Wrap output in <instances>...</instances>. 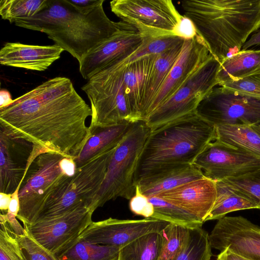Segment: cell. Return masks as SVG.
<instances>
[{"mask_svg": "<svg viewBox=\"0 0 260 260\" xmlns=\"http://www.w3.org/2000/svg\"><path fill=\"white\" fill-rule=\"evenodd\" d=\"M11 198V194L0 192V209L2 212H7Z\"/></svg>", "mask_w": 260, "mask_h": 260, "instance_id": "cell-45", "label": "cell"}, {"mask_svg": "<svg viewBox=\"0 0 260 260\" xmlns=\"http://www.w3.org/2000/svg\"><path fill=\"white\" fill-rule=\"evenodd\" d=\"M154 207L153 219L161 220L190 228L202 226L203 222L185 210L158 196L148 198Z\"/></svg>", "mask_w": 260, "mask_h": 260, "instance_id": "cell-30", "label": "cell"}, {"mask_svg": "<svg viewBox=\"0 0 260 260\" xmlns=\"http://www.w3.org/2000/svg\"><path fill=\"white\" fill-rule=\"evenodd\" d=\"M220 86L243 94L260 99V72L237 81L223 83Z\"/></svg>", "mask_w": 260, "mask_h": 260, "instance_id": "cell-38", "label": "cell"}, {"mask_svg": "<svg viewBox=\"0 0 260 260\" xmlns=\"http://www.w3.org/2000/svg\"><path fill=\"white\" fill-rule=\"evenodd\" d=\"M162 244L160 232L143 235L120 248L118 260H158Z\"/></svg>", "mask_w": 260, "mask_h": 260, "instance_id": "cell-29", "label": "cell"}, {"mask_svg": "<svg viewBox=\"0 0 260 260\" xmlns=\"http://www.w3.org/2000/svg\"><path fill=\"white\" fill-rule=\"evenodd\" d=\"M215 138V126L196 113L151 130L138 161L136 186L141 179L156 172L191 165Z\"/></svg>", "mask_w": 260, "mask_h": 260, "instance_id": "cell-4", "label": "cell"}, {"mask_svg": "<svg viewBox=\"0 0 260 260\" xmlns=\"http://www.w3.org/2000/svg\"><path fill=\"white\" fill-rule=\"evenodd\" d=\"M77 168L74 158L35 145L18 191L20 208L17 218L23 226L35 222L37 207L42 197L61 181L73 176Z\"/></svg>", "mask_w": 260, "mask_h": 260, "instance_id": "cell-7", "label": "cell"}, {"mask_svg": "<svg viewBox=\"0 0 260 260\" xmlns=\"http://www.w3.org/2000/svg\"><path fill=\"white\" fill-rule=\"evenodd\" d=\"M211 248L209 235L202 226L190 228L187 242L173 260H210Z\"/></svg>", "mask_w": 260, "mask_h": 260, "instance_id": "cell-31", "label": "cell"}, {"mask_svg": "<svg viewBox=\"0 0 260 260\" xmlns=\"http://www.w3.org/2000/svg\"><path fill=\"white\" fill-rule=\"evenodd\" d=\"M169 223L153 218L122 220L110 217L92 221L79 238L94 244L121 248L143 235L160 232Z\"/></svg>", "mask_w": 260, "mask_h": 260, "instance_id": "cell-15", "label": "cell"}, {"mask_svg": "<svg viewBox=\"0 0 260 260\" xmlns=\"http://www.w3.org/2000/svg\"><path fill=\"white\" fill-rule=\"evenodd\" d=\"M193 165H183L162 170L140 180L138 185L148 198L157 196L188 182L204 177Z\"/></svg>", "mask_w": 260, "mask_h": 260, "instance_id": "cell-22", "label": "cell"}, {"mask_svg": "<svg viewBox=\"0 0 260 260\" xmlns=\"http://www.w3.org/2000/svg\"><path fill=\"white\" fill-rule=\"evenodd\" d=\"M184 40L174 35L157 37L146 36L140 47L126 59L119 62V63L125 66L145 56L162 53L183 42Z\"/></svg>", "mask_w": 260, "mask_h": 260, "instance_id": "cell-33", "label": "cell"}, {"mask_svg": "<svg viewBox=\"0 0 260 260\" xmlns=\"http://www.w3.org/2000/svg\"><path fill=\"white\" fill-rule=\"evenodd\" d=\"M35 145L0 130V192L13 194L20 188Z\"/></svg>", "mask_w": 260, "mask_h": 260, "instance_id": "cell-17", "label": "cell"}, {"mask_svg": "<svg viewBox=\"0 0 260 260\" xmlns=\"http://www.w3.org/2000/svg\"><path fill=\"white\" fill-rule=\"evenodd\" d=\"M192 165L205 177L216 181L260 170V157L215 140L204 148Z\"/></svg>", "mask_w": 260, "mask_h": 260, "instance_id": "cell-12", "label": "cell"}, {"mask_svg": "<svg viewBox=\"0 0 260 260\" xmlns=\"http://www.w3.org/2000/svg\"><path fill=\"white\" fill-rule=\"evenodd\" d=\"M184 42V41L172 49L155 55L148 73L140 104V120L145 121L151 102L178 58Z\"/></svg>", "mask_w": 260, "mask_h": 260, "instance_id": "cell-23", "label": "cell"}, {"mask_svg": "<svg viewBox=\"0 0 260 260\" xmlns=\"http://www.w3.org/2000/svg\"><path fill=\"white\" fill-rule=\"evenodd\" d=\"M216 181L205 176L157 196L185 210L203 223L216 199Z\"/></svg>", "mask_w": 260, "mask_h": 260, "instance_id": "cell-19", "label": "cell"}, {"mask_svg": "<svg viewBox=\"0 0 260 260\" xmlns=\"http://www.w3.org/2000/svg\"><path fill=\"white\" fill-rule=\"evenodd\" d=\"M190 229L188 226L169 223L160 232L162 244L158 260H173L187 242Z\"/></svg>", "mask_w": 260, "mask_h": 260, "instance_id": "cell-32", "label": "cell"}, {"mask_svg": "<svg viewBox=\"0 0 260 260\" xmlns=\"http://www.w3.org/2000/svg\"><path fill=\"white\" fill-rule=\"evenodd\" d=\"M124 66L109 64L91 77L82 87L92 111L90 128L133 120L125 94Z\"/></svg>", "mask_w": 260, "mask_h": 260, "instance_id": "cell-8", "label": "cell"}, {"mask_svg": "<svg viewBox=\"0 0 260 260\" xmlns=\"http://www.w3.org/2000/svg\"><path fill=\"white\" fill-rule=\"evenodd\" d=\"M215 140L260 157V135L251 125L215 126Z\"/></svg>", "mask_w": 260, "mask_h": 260, "instance_id": "cell-27", "label": "cell"}, {"mask_svg": "<svg viewBox=\"0 0 260 260\" xmlns=\"http://www.w3.org/2000/svg\"><path fill=\"white\" fill-rule=\"evenodd\" d=\"M260 72V50H241L220 62L218 85L235 81Z\"/></svg>", "mask_w": 260, "mask_h": 260, "instance_id": "cell-26", "label": "cell"}, {"mask_svg": "<svg viewBox=\"0 0 260 260\" xmlns=\"http://www.w3.org/2000/svg\"><path fill=\"white\" fill-rule=\"evenodd\" d=\"M19 188L12 194V198L7 212L15 215L16 217L19 211L20 204L18 197V191Z\"/></svg>", "mask_w": 260, "mask_h": 260, "instance_id": "cell-42", "label": "cell"}, {"mask_svg": "<svg viewBox=\"0 0 260 260\" xmlns=\"http://www.w3.org/2000/svg\"><path fill=\"white\" fill-rule=\"evenodd\" d=\"M134 122L124 121L105 126L90 128V135L79 155L74 159L77 167L95 156L116 147L128 133Z\"/></svg>", "mask_w": 260, "mask_h": 260, "instance_id": "cell-21", "label": "cell"}, {"mask_svg": "<svg viewBox=\"0 0 260 260\" xmlns=\"http://www.w3.org/2000/svg\"><path fill=\"white\" fill-rule=\"evenodd\" d=\"M24 233L16 236L25 260H59L57 256L41 245L30 234L27 226Z\"/></svg>", "mask_w": 260, "mask_h": 260, "instance_id": "cell-36", "label": "cell"}, {"mask_svg": "<svg viewBox=\"0 0 260 260\" xmlns=\"http://www.w3.org/2000/svg\"><path fill=\"white\" fill-rule=\"evenodd\" d=\"M216 187L215 201L205 222L219 220L233 211L249 209H259L257 203L249 195L223 181H216Z\"/></svg>", "mask_w": 260, "mask_h": 260, "instance_id": "cell-25", "label": "cell"}, {"mask_svg": "<svg viewBox=\"0 0 260 260\" xmlns=\"http://www.w3.org/2000/svg\"><path fill=\"white\" fill-rule=\"evenodd\" d=\"M220 64L210 54L172 96L149 114L145 122L151 130L195 113L200 102L218 85Z\"/></svg>", "mask_w": 260, "mask_h": 260, "instance_id": "cell-9", "label": "cell"}, {"mask_svg": "<svg viewBox=\"0 0 260 260\" xmlns=\"http://www.w3.org/2000/svg\"><path fill=\"white\" fill-rule=\"evenodd\" d=\"M196 113L215 126L252 125L260 122V99L220 86L204 98Z\"/></svg>", "mask_w": 260, "mask_h": 260, "instance_id": "cell-11", "label": "cell"}, {"mask_svg": "<svg viewBox=\"0 0 260 260\" xmlns=\"http://www.w3.org/2000/svg\"><path fill=\"white\" fill-rule=\"evenodd\" d=\"M0 224V260H25L15 235L2 213Z\"/></svg>", "mask_w": 260, "mask_h": 260, "instance_id": "cell-35", "label": "cell"}, {"mask_svg": "<svg viewBox=\"0 0 260 260\" xmlns=\"http://www.w3.org/2000/svg\"><path fill=\"white\" fill-rule=\"evenodd\" d=\"M92 213L86 207H81L26 226L37 241L57 255L79 237L92 221Z\"/></svg>", "mask_w": 260, "mask_h": 260, "instance_id": "cell-13", "label": "cell"}, {"mask_svg": "<svg viewBox=\"0 0 260 260\" xmlns=\"http://www.w3.org/2000/svg\"><path fill=\"white\" fill-rule=\"evenodd\" d=\"M91 108L71 80L49 79L0 108V127L14 137L76 158L89 135Z\"/></svg>", "mask_w": 260, "mask_h": 260, "instance_id": "cell-1", "label": "cell"}, {"mask_svg": "<svg viewBox=\"0 0 260 260\" xmlns=\"http://www.w3.org/2000/svg\"><path fill=\"white\" fill-rule=\"evenodd\" d=\"M210 55L206 45L198 34L193 38L184 40L178 58L151 102L146 119L157 107L180 88L188 77L208 58Z\"/></svg>", "mask_w": 260, "mask_h": 260, "instance_id": "cell-18", "label": "cell"}, {"mask_svg": "<svg viewBox=\"0 0 260 260\" xmlns=\"http://www.w3.org/2000/svg\"><path fill=\"white\" fill-rule=\"evenodd\" d=\"M181 7L220 62L240 52L260 28V0H188L182 1Z\"/></svg>", "mask_w": 260, "mask_h": 260, "instance_id": "cell-3", "label": "cell"}, {"mask_svg": "<svg viewBox=\"0 0 260 260\" xmlns=\"http://www.w3.org/2000/svg\"><path fill=\"white\" fill-rule=\"evenodd\" d=\"M222 181L249 195L257 203L260 209V170Z\"/></svg>", "mask_w": 260, "mask_h": 260, "instance_id": "cell-37", "label": "cell"}, {"mask_svg": "<svg viewBox=\"0 0 260 260\" xmlns=\"http://www.w3.org/2000/svg\"><path fill=\"white\" fill-rule=\"evenodd\" d=\"M116 147L77 167L73 176L48 190L38 204L35 221L56 217L81 207L88 208L105 179Z\"/></svg>", "mask_w": 260, "mask_h": 260, "instance_id": "cell-5", "label": "cell"}, {"mask_svg": "<svg viewBox=\"0 0 260 260\" xmlns=\"http://www.w3.org/2000/svg\"><path fill=\"white\" fill-rule=\"evenodd\" d=\"M173 34L187 40L193 38L197 35V32L192 21L183 15L175 28Z\"/></svg>", "mask_w": 260, "mask_h": 260, "instance_id": "cell-40", "label": "cell"}, {"mask_svg": "<svg viewBox=\"0 0 260 260\" xmlns=\"http://www.w3.org/2000/svg\"><path fill=\"white\" fill-rule=\"evenodd\" d=\"M260 45V28L254 34L251 38L247 40L243 45L241 50L244 51L248 50V49L253 46Z\"/></svg>", "mask_w": 260, "mask_h": 260, "instance_id": "cell-44", "label": "cell"}, {"mask_svg": "<svg viewBox=\"0 0 260 260\" xmlns=\"http://www.w3.org/2000/svg\"><path fill=\"white\" fill-rule=\"evenodd\" d=\"M13 100L9 91L6 89H1L0 91V108L5 107L10 104Z\"/></svg>", "mask_w": 260, "mask_h": 260, "instance_id": "cell-46", "label": "cell"}, {"mask_svg": "<svg viewBox=\"0 0 260 260\" xmlns=\"http://www.w3.org/2000/svg\"><path fill=\"white\" fill-rule=\"evenodd\" d=\"M64 50L54 44L37 45L6 43L0 50L1 65L36 71L47 70Z\"/></svg>", "mask_w": 260, "mask_h": 260, "instance_id": "cell-20", "label": "cell"}, {"mask_svg": "<svg viewBox=\"0 0 260 260\" xmlns=\"http://www.w3.org/2000/svg\"><path fill=\"white\" fill-rule=\"evenodd\" d=\"M211 247L228 249L248 260H260V228L241 216L219 219L209 235Z\"/></svg>", "mask_w": 260, "mask_h": 260, "instance_id": "cell-14", "label": "cell"}, {"mask_svg": "<svg viewBox=\"0 0 260 260\" xmlns=\"http://www.w3.org/2000/svg\"><path fill=\"white\" fill-rule=\"evenodd\" d=\"M110 5L121 21L149 37L174 35L182 16L171 0H114Z\"/></svg>", "mask_w": 260, "mask_h": 260, "instance_id": "cell-10", "label": "cell"}, {"mask_svg": "<svg viewBox=\"0 0 260 260\" xmlns=\"http://www.w3.org/2000/svg\"><path fill=\"white\" fill-rule=\"evenodd\" d=\"M155 55L145 56L124 66L125 94L134 122L140 120V104L148 73Z\"/></svg>", "mask_w": 260, "mask_h": 260, "instance_id": "cell-24", "label": "cell"}, {"mask_svg": "<svg viewBox=\"0 0 260 260\" xmlns=\"http://www.w3.org/2000/svg\"><path fill=\"white\" fill-rule=\"evenodd\" d=\"M3 214L10 229L15 235L20 236L24 233V228L20 224L15 215L8 212Z\"/></svg>", "mask_w": 260, "mask_h": 260, "instance_id": "cell-41", "label": "cell"}, {"mask_svg": "<svg viewBox=\"0 0 260 260\" xmlns=\"http://www.w3.org/2000/svg\"><path fill=\"white\" fill-rule=\"evenodd\" d=\"M216 260H248L241 257L228 249H225L217 255Z\"/></svg>", "mask_w": 260, "mask_h": 260, "instance_id": "cell-43", "label": "cell"}, {"mask_svg": "<svg viewBox=\"0 0 260 260\" xmlns=\"http://www.w3.org/2000/svg\"><path fill=\"white\" fill-rule=\"evenodd\" d=\"M120 248L94 244L79 237L56 255L59 260H118Z\"/></svg>", "mask_w": 260, "mask_h": 260, "instance_id": "cell-28", "label": "cell"}, {"mask_svg": "<svg viewBox=\"0 0 260 260\" xmlns=\"http://www.w3.org/2000/svg\"><path fill=\"white\" fill-rule=\"evenodd\" d=\"M146 37L133 26L118 30L83 58L79 63L81 76L88 80L109 64L126 59L140 47Z\"/></svg>", "mask_w": 260, "mask_h": 260, "instance_id": "cell-16", "label": "cell"}, {"mask_svg": "<svg viewBox=\"0 0 260 260\" xmlns=\"http://www.w3.org/2000/svg\"><path fill=\"white\" fill-rule=\"evenodd\" d=\"M48 0H1L0 15L12 23L19 18L30 17L42 10Z\"/></svg>", "mask_w": 260, "mask_h": 260, "instance_id": "cell-34", "label": "cell"}, {"mask_svg": "<svg viewBox=\"0 0 260 260\" xmlns=\"http://www.w3.org/2000/svg\"><path fill=\"white\" fill-rule=\"evenodd\" d=\"M104 1L101 0L92 10L84 13L69 0H48L36 15L15 19L12 23L46 34L79 63L89 52L117 31L132 26L121 20L111 21L104 11Z\"/></svg>", "mask_w": 260, "mask_h": 260, "instance_id": "cell-2", "label": "cell"}, {"mask_svg": "<svg viewBox=\"0 0 260 260\" xmlns=\"http://www.w3.org/2000/svg\"><path fill=\"white\" fill-rule=\"evenodd\" d=\"M251 126L253 129L260 135V122Z\"/></svg>", "mask_w": 260, "mask_h": 260, "instance_id": "cell-47", "label": "cell"}, {"mask_svg": "<svg viewBox=\"0 0 260 260\" xmlns=\"http://www.w3.org/2000/svg\"><path fill=\"white\" fill-rule=\"evenodd\" d=\"M129 209L136 215L151 218L154 213V207L148 198L143 194L138 185L134 196L129 200Z\"/></svg>", "mask_w": 260, "mask_h": 260, "instance_id": "cell-39", "label": "cell"}, {"mask_svg": "<svg viewBox=\"0 0 260 260\" xmlns=\"http://www.w3.org/2000/svg\"><path fill=\"white\" fill-rule=\"evenodd\" d=\"M150 132L151 128L145 121L133 122L112 155L105 179L88 207L91 212L110 200L118 197L130 200L134 196L138 161Z\"/></svg>", "mask_w": 260, "mask_h": 260, "instance_id": "cell-6", "label": "cell"}]
</instances>
